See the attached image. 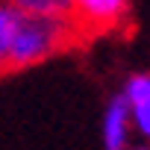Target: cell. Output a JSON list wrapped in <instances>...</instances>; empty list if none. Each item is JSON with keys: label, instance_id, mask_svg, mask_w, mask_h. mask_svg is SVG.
Listing matches in <instances>:
<instances>
[{"label": "cell", "instance_id": "8992f818", "mask_svg": "<svg viewBox=\"0 0 150 150\" xmlns=\"http://www.w3.org/2000/svg\"><path fill=\"white\" fill-rule=\"evenodd\" d=\"M12 18H15V9L0 3V74L6 71V44H9V33H12Z\"/></svg>", "mask_w": 150, "mask_h": 150}, {"label": "cell", "instance_id": "3957f363", "mask_svg": "<svg viewBox=\"0 0 150 150\" xmlns=\"http://www.w3.org/2000/svg\"><path fill=\"white\" fill-rule=\"evenodd\" d=\"M129 129H132L129 106H127L124 94H115L106 103V112H103V147L106 150H127Z\"/></svg>", "mask_w": 150, "mask_h": 150}, {"label": "cell", "instance_id": "52a82bcc", "mask_svg": "<svg viewBox=\"0 0 150 150\" xmlns=\"http://www.w3.org/2000/svg\"><path fill=\"white\" fill-rule=\"evenodd\" d=\"M129 150H150L147 144H138V147H129Z\"/></svg>", "mask_w": 150, "mask_h": 150}, {"label": "cell", "instance_id": "6da1fadb", "mask_svg": "<svg viewBox=\"0 0 150 150\" xmlns=\"http://www.w3.org/2000/svg\"><path fill=\"white\" fill-rule=\"evenodd\" d=\"M74 41L71 18H35L15 12L6 44V68H30Z\"/></svg>", "mask_w": 150, "mask_h": 150}, {"label": "cell", "instance_id": "277c9868", "mask_svg": "<svg viewBox=\"0 0 150 150\" xmlns=\"http://www.w3.org/2000/svg\"><path fill=\"white\" fill-rule=\"evenodd\" d=\"M124 100L129 106V121L132 127L150 141V74H135L124 86Z\"/></svg>", "mask_w": 150, "mask_h": 150}, {"label": "cell", "instance_id": "7a4b0ae2", "mask_svg": "<svg viewBox=\"0 0 150 150\" xmlns=\"http://www.w3.org/2000/svg\"><path fill=\"white\" fill-rule=\"evenodd\" d=\"M71 6H74V21L109 30L127 18L129 0H71Z\"/></svg>", "mask_w": 150, "mask_h": 150}, {"label": "cell", "instance_id": "5b68a950", "mask_svg": "<svg viewBox=\"0 0 150 150\" xmlns=\"http://www.w3.org/2000/svg\"><path fill=\"white\" fill-rule=\"evenodd\" d=\"M21 15H35V18H71L74 21V6L71 0H6Z\"/></svg>", "mask_w": 150, "mask_h": 150}]
</instances>
